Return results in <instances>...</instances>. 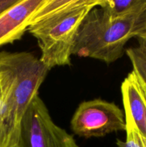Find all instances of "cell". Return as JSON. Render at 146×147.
Listing matches in <instances>:
<instances>
[{"mask_svg": "<svg viewBox=\"0 0 146 147\" xmlns=\"http://www.w3.org/2000/svg\"><path fill=\"white\" fill-rule=\"evenodd\" d=\"M49 70L29 52H0V147H17L23 119Z\"/></svg>", "mask_w": 146, "mask_h": 147, "instance_id": "cell-1", "label": "cell"}, {"mask_svg": "<svg viewBox=\"0 0 146 147\" xmlns=\"http://www.w3.org/2000/svg\"><path fill=\"white\" fill-rule=\"evenodd\" d=\"M100 0H45L27 31L37 41L40 60L48 69L71 65L80 27Z\"/></svg>", "mask_w": 146, "mask_h": 147, "instance_id": "cell-2", "label": "cell"}, {"mask_svg": "<svg viewBox=\"0 0 146 147\" xmlns=\"http://www.w3.org/2000/svg\"><path fill=\"white\" fill-rule=\"evenodd\" d=\"M146 32V11L123 19H110L100 8L91 10L80 27L73 55L109 65L121 58L133 37Z\"/></svg>", "mask_w": 146, "mask_h": 147, "instance_id": "cell-3", "label": "cell"}, {"mask_svg": "<svg viewBox=\"0 0 146 147\" xmlns=\"http://www.w3.org/2000/svg\"><path fill=\"white\" fill-rule=\"evenodd\" d=\"M17 147H79L73 136L56 124L39 95L21 123Z\"/></svg>", "mask_w": 146, "mask_h": 147, "instance_id": "cell-4", "label": "cell"}, {"mask_svg": "<svg viewBox=\"0 0 146 147\" xmlns=\"http://www.w3.org/2000/svg\"><path fill=\"white\" fill-rule=\"evenodd\" d=\"M70 126L74 134L86 139L126 131L124 111L115 103L101 98L82 102L73 114Z\"/></svg>", "mask_w": 146, "mask_h": 147, "instance_id": "cell-5", "label": "cell"}, {"mask_svg": "<svg viewBox=\"0 0 146 147\" xmlns=\"http://www.w3.org/2000/svg\"><path fill=\"white\" fill-rule=\"evenodd\" d=\"M126 128H132L146 139V83L132 70L121 84Z\"/></svg>", "mask_w": 146, "mask_h": 147, "instance_id": "cell-6", "label": "cell"}, {"mask_svg": "<svg viewBox=\"0 0 146 147\" xmlns=\"http://www.w3.org/2000/svg\"><path fill=\"white\" fill-rule=\"evenodd\" d=\"M45 0H19L0 14V47L21 40Z\"/></svg>", "mask_w": 146, "mask_h": 147, "instance_id": "cell-7", "label": "cell"}, {"mask_svg": "<svg viewBox=\"0 0 146 147\" xmlns=\"http://www.w3.org/2000/svg\"><path fill=\"white\" fill-rule=\"evenodd\" d=\"M98 7L110 19H123L146 11V0H100Z\"/></svg>", "mask_w": 146, "mask_h": 147, "instance_id": "cell-8", "label": "cell"}, {"mask_svg": "<svg viewBox=\"0 0 146 147\" xmlns=\"http://www.w3.org/2000/svg\"><path fill=\"white\" fill-rule=\"evenodd\" d=\"M125 54L130 60L133 70L146 83V48L141 44L137 47H129Z\"/></svg>", "mask_w": 146, "mask_h": 147, "instance_id": "cell-9", "label": "cell"}, {"mask_svg": "<svg viewBox=\"0 0 146 147\" xmlns=\"http://www.w3.org/2000/svg\"><path fill=\"white\" fill-rule=\"evenodd\" d=\"M126 139L116 140L117 147H146V139L132 128H126Z\"/></svg>", "mask_w": 146, "mask_h": 147, "instance_id": "cell-10", "label": "cell"}, {"mask_svg": "<svg viewBox=\"0 0 146 147\" xmlns=\"http://www.w3.org/2000/svg\"><path fill=\"white\" fill-rule=\"evenodd\" d=\"M19 0H0V14L19 2Z\"/></svg>", "mask_w": 146, "mask_h": 147, "instance_id": "cell-11", "label": "cell"}, {"mask_svg": "<svg viewBox=\"0 0 146 147\" xmlns=\"http://www.w3.org/2000/svg\"><path fill=\"white\" fill-rule=\"evenodd\" d=\"M137 41H138V44H141L144 46L146 48V40H143V39H140V38H137Z\"/></svg>", "mask_w": 146, "mask_h": 147, "instance_id": "cell-12", "label": "cell"}, {"mask_svg": "<svg viewBox=\"0 0 146 147\" xmlns=\"http://www.w3.org/2000/svg\"><path fill=\"white\" fill-rule=\"evenodd\" d=\"M137 38H140V39H143V40H146V32H145L144 34H142L141 36H140V37H137Z\"/></svg>", "mask_w": 146, "mask_h": 147, "instance_id": "cell-13", "label": "cell"}, {"mask_svg": "<svg viewBox=\"0 0 146 147\" xmlns=\"http://www.w3.org/2000/svg\"><path fill=\"white\" fill-rule=\"evenodd\" d=\"M1 81H0V100H1Z\"/></svg>", "mask_w": 146, "mask_h": 147, "instance_id": "cell-14", "label": "cell"}]
</instances>
